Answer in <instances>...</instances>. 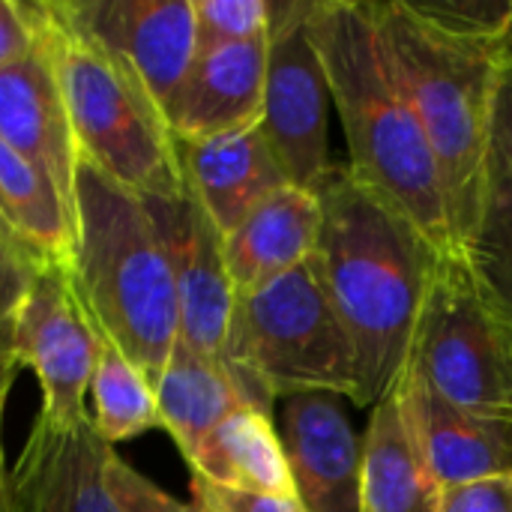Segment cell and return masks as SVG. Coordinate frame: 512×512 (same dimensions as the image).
Returning <instances> with one entry per match:
<instances>
[{
  "mask_svg": "<svg viewBox=\"0 0 512 512\" xmlns=\"http://www.w3.org/2000/svg\"><path fill=\"white\" fill-rule=\"evenodd\" d=\"M441 483L426 465L399 393L390 390L369 417L363 438L360 512H438Z\"/></svg>",
  "mask_w": 512,
  "mask_h": 512,
  "instance_id": "d6986e66",
  "label": "cell"
},
{
  "mask_svg": "<svg viewBox=\"0 0 512 512\" xmlns=\"http://www.w3.org/2000/svg\"><path fill=\"white\" fill-rule=\"evenodd\" d=\"M450 405L512 426V315L465 252L441 255L408 354Z\"/></svg>",
  "mask_w": 512,
  "mask_h": 512,
  "instance_id": "52a82bcc",
  "label": "cell"
},
{
  "mask_svg": "<svg viewBox=\"0 0 512 512\" xmlns=\"http://www.w3.org/2000/svg\"><path fill=\"white\" fill-rule=\"evenodd\" d=\"M9 477V474H6ZM0 512H6V480L0 483Z\"/></svg>",
  "mask_w": 512,
  "mask_h": 512,
  "instance_id": "836d02e7",
  "label": "cell"
},
{
  "mask_svg": "<svg viewBox=\"0 0 512 512\" xmlns=\"http://www.w3.org/2000/svg\"><path fill=\"white\" fill-rule=\"evenodd\" d=\"M318 198L315 261L357 351L360 390L354 405L375 408L408 366L441 252L348 165H333Z\"/></svg>",
  "mask_w": 512,
  "mask_h": 512,
  "instance_id": "6da1fadb",
  "label": "cell"
},
{
  "mask_svg": "<svg viewBox=\"0 0 512 512\" xmlns=\"http://www.w3.org/2000/svg\"><path fill=\"white\" fill-rule=\"evenodd\" d=\"M33 15L78 156L138 198L186 192L168 120L138 75L75 21L66 0L33 3Z\"/></svg>",
  "mask_w": 512,
  "mask_h": 512,
  "instance_id": "5b68a950",
  "label": "cell"
},
{
  "mask_svg": "<svg viewBox=\"0 0 512 512\" xmlns=\"http://www.w3.org/2000/svg\"><path fill=\"white\" fill-rule=\"evenodd\" d=\"M465 258L489 294L512 315V177L495 156L489 162L480 222L465 246Z\"/></svg>",
  "mask_w": 512,
  "mask_h": 512,
  "instance_id": "603a6c76",
  "label": "cell"
},
{
  "mask_svg": "<svg viewBox=\"0 0 512 512\" xmlns=\"http://www.w3.org/2000/svg\"><path fill=\"white\" fill-rule=\"evenodd\" d=\"M96 342L99 330L75 291L72 270L42 261L9 327L12 369L33 372L42 393V420L75 423L90 417Z\"/></svg>",
  "mask_w": 512,
  "mask_h": 512,
  "instance_id": "9c48e42d",
  "label": "cell"
},
{
  "mask_svg": "<svg viewBox=\"0 0 512 512\" xmlns=\"http://www.w3.org/2000/svg\"><path fill=\"white\" fill-rule=\"evenodd\" d=\"M12 381H15V369L6 363V360H0V429H3V408H6V393H9V387H12ZM9 474V468H6V462H3V432H0V480Z\"/></svg>",
  "mask_w": 512,
  "mask_h": 512,
  "instance_id": "1f68e13d",
  "label": "cell"
},
{
  "mask_svg": "<svg viewBox=\"0 0 512 512\" xmlns=\"http://www.w3.org/2000/svg\"><path fill=\"white\" fill-rule=\"evenodd\" d=\"M186 462L195 477L225 489L297 498L273 417L255 408L225 417Z\"/></svg>",
  "mask_w": 512,
  "mask_h": 512,
  "instance_id": "44dd1931",
  "label": "cell"
},
{
  "mask_svg": "<svg viewBox=\"0 0 512 512\" xmlns=\"http://www.w3.org/2000/svg\"><path fill=\"white\" fill-rule=\"evenodd\" d=\"M408 429L441 489L512 474V426L450 405L405 366L396 387Z\"/></svg>",
  "mask_w": 512,
  "mask_h": 512,
  "instance_id": "5bb4252c",
  "label": "cell"
},
{
  "mask_svg": "<svg viewBox=\"0 0 512 512\" xmlns=\"http://www.w3.org/2000/svg\"><path fill=\"white\" fill-rule=\"evenodd\" d=\"M174 147L183 186L195 195L222 237L270 195L291 186L261 123L198 141L174 138Z\"/></svg>",
  "mask_w": 512,
  "mask_h": 512,
  "instance_id": "2e32d148",
  "label": "cell"
},
{
  "mask_svg": "<svg viewBox=\"0 0 512 512\" xmlns=\"http://www.w3.org/2000/svg\"><path fill=\"white\" fill-rule=\"evenodd\" d=\"M6 228H9V225H6Z\"/></svg>",
  "mask_w": 512,
  "mask_h": 512,
  "instance_id": "d590c367",
  "label": "cell"
},
{
  "mask_svg": "<svg viewBox=\"0 0 512 512\" xmlns=\"http://www.w3.org/2000/svg\"><path fill=\"white\" fill-rule=\"evenodd\" d=\"M93 411L90 420L105 444H120L141 438L150 429H162L159 405L147 375L108 339L99 333L96 363L90 378Z\"/></svg>",
  "mask_w": 512,
  "mask_h": 512,
  "instance_id": "7402d4cb",
  "label": "cell"
},
{
  "mask_svg": "<svg viewBox=\"0 0 512 512\" xmlns=\"http://www.w3.org/2000/svg\"><path fill=\"white\" fill-rule=\"evenodd\" d=\"M495 57H498L501 66H512V18L510 24H507V30L495 42Z\"/></svg>",
  "mask_w": 512,
  "mask_h": 512,
  "instance_id": "d6a6232c",
  "label": "cell"
},
{
  "mask_svg": "<svg viewBox=\"0 0 512 512\" xmlns=\"http://www.w3.org/2000/svg\"><path fill=\"white\" fill-rule=\"evenodd\" d=\"M312 0H273L261 129L291 186L318 192L333 171L330 84L309 27Z\"/></svg>",
  "mask_w": 512,
  "mask_h": 512,
  "instance_id": "ba28073f",
  "label": "cell"
},
{
  "mask_svg": "<svg viewBox=\"0 0 512 512\" xmlns=\"http://www.w3.org/2000/svg\"><path fill=\"white\" fill-rule=\"evenodd\" d=\"M492 156L512 177V66H501V78H498L495 117H492Z\"/></svg>",
  "mask_w": 512,
  "mask_h": 512,
  "instance_id": "4dcf8cb0",
  "label": "cell"
},
{
  "mask_svg": "<svg viewBox=\"0 0 512 512\" xmlns=\"http://www.w3.org/2000/svg\"><path fill=\"white\" fill-rule=\"evenodd\" d=\"M372 18L387 69L438 162L453 237L465 252L489 183L501 78L495 45L453 39L417 18L405 0L372 3Z\"/></svg>",
  "mask_w": 512,
  "mask_h": 512,
  "instance_id": "3957f363",
  "label": "cell"
},
{
  "mask_svg": "<svg viewBox=\"0 0 512 512\" xmlns=\"http://www.w3.org/2000/svg\"><path fill=\"white\" fill-rule=\"evenodd\" d=\"M42 261L6 228V222L0 219V360H9V327H12V315L36 273ZM18 375V372H15Z\"/></svg>",
  "mask_w": 512,
  "mask_h": 512,
  "instance_id": "484cf974",
  "label": "cell"
},
{
  "mask_svg": "<svg viewBox=\"0 0 512 512\" xmlns=\"http://www.w3.org/2000/svg\"><path fill=\"white\" fill-rule=\"evenodd\" d=\"M105 444L90 417L51 423L36 417L18 462L6 477V512H120Z\"/></svg>",
  "mask_w": 512,
  "mask_h": 512,
  "instance_id": "8fae6325",
  "label": "cell"
},
{
  "mask_svg": "<svg viewBox=\"0 0 512 512\" xmlns=\"http://www.w3.org/2000/svg\"><path fill=\"white\" fill-rule=\"evenodd\" d=\"M3 480H6V477H3ZM3 480H0V483H3Z\"/></svg>",
  "mask_w": 512,
  "mask_h": 512,
  "instance_id": "e575fe53",
  "label": "cell"
},
{
  "mask_svg": "<svg viewBox=\"0 0 512 512\" xmlns=\"http://www.w3.org/2000/svg\"><path fill=\"white\" fill-rule=\"evenodd\" d=\"M75 21L168 108L198 54L192 0H66Z\"/></svg>",
  "mask_w": 512,
  "mask_h": 512,
  "instance_id": "7c38bea8",
  "label": "cell"
},
{
  "mask_svg": "<svg viewBox=\"0 0 512 512\" xmlns=\"http://www.w3.org/2000/svg\"><path fill=\"white\" fill-rule=\"evenodd\" d=\"M429 27L465 39L495 45L512 18V0H405Z\"/></svg>",
  "mask_w": 512,
  "mask_h": 512,
  "instance_id": "cb8c5ba5",
  "label": "cell"
},
{
  "mask_svg": "<svg viewBox=\"0 0 512 512\" xmlns=\"http://www.w3.org/2000/svg\"><path fill=\"white\" fill-rule=\"evenodd\" d=\"M198 51L267 36L270 0H192Z\"/></svg>",
  "mask_w": 512,
  "mask_h": 512,
  "instance_id": "d4e9b609",
  "label": "cell"
},
{
  "mask_svg": "<svg viewBox=\"0 0 512 512\" xmlns=\"http://www.w3.org/2000/svg\"><path fill=\"white\" fill-rule=\"evenodd\" d=\"M438 512H512V474L444 489Z\"/></svg>",
  "mask_w": 512,
  "mask_h": 512,
  "instance_id": "f1b7e54d",
  "label": "cell"
},
{
  "mask_svg": "<svg viewBox=\"0 0 512 512\" xmlns=\"http://www.w3.org/2000/svg\"><path fill=\"white\" fill-rule=\"evenodd\" d=\"M72 225V282L87 315L156 384L180 339V309L144 198L78 159Z\"/></svg>",
  "mask_w": 512,
  "mask_h": 512,
  "instance_id": "277c9868",
  "label": "cell"
},
{
  "mask_svg": "<svg viewBox=\"0 0 512 512\" xmlns=\"http://www.w3.org/2000/svg\"><path fill=\"white\" fill-rule=\"evenodd\" d=\"M192 512H306L300 498H279V495H258V492H240L225 489L216 483H207L192 474Z\"/></svg>",
  "mask_w": 512,
  "mask_h": 512,
  "instance_id": "83f0119b",
  "label": "cell"
},
{
  "mask_svg": "<svg viewBox=\"0 0 512 512\" xmlns=\"http://www.w3.org/2000/svg\"><path fill=\"white\" fill-rule=\"evenodd\" d=\"M36 48L33 3L0 0V69L24 60Z\"/></svg>",
  "mask_w": 512,
  "mask_h": 512,
  "instance_id": "f546056e",
  "label": "cell"
},
{
  "mask_svg": "<svg viewBox=\"0 0 512 512\" xmlns=\"http://www.w3.org/2000/svg\"><path fill=\"white\" fill-rule=\"evenodd\" d=\"M309 27L348 141V171L402 210L441 255L462 252L432 147L396 87L369 0H312Z\"/></svg>",
  "mask_w": 512,
  "mask_h": 512,
  "instance_id": "7a4b0ae2",
  "label": "cell"
},
{
  "mask_svg": "<svg viewBox=\"0 0 512 512\" xmlns=\"http://www.w3.org/2000/svg\"><path fill=\"white\" fill-rule=\"evenodd\" d=\"M144 204L174 273L180 339L198 354L222 360L237 300L225 267L222 231L189 189L174 198H144Z\"/></svg>",
  "mask_w": 512,
  "mask_h": 512,
  "instance_id": "30bf717a",
  "label": "cell"
},
{
  "mask_svg": "<svg viewBox=\"0 0 512 512\" xmlns=\"http://www.w3.org/2000/svg\"><path fill=\"white\" fill-rule=\"evenodd\" d=\"M222 363L246 405L273 417V402L300 393L357 399V351L324 288L315 255L270 285L237 294Z\"/></svg>",
  "mask_w": 512,
  "mask_h": 512,
  "instance_id": "8992f818",
  "label": "cell"
},
{
  "mask_svg": "<svg viewBox=\"0 0 512 512\" xmlns=\"http://www.w3.org/2000/svg\"><path fill=\"white\" fill-rule=\"evenodd\" d=\"M0 138L36 165L72 210L81 156L39 33L24 60L0 69Z\"/></svg>",
  "mask_w": 512,
  "mask_h": 512,
  "instance_id": "e0dca14e",
  "label": "cell"
},
{
  "mask_svg": "<svg viewBox=\"0 0 512 512\" xmlns=\"http://www.w3.org/2000/svg\"><path fill=\"white\" fill-rule=\"evenodd\" d=\"M267 36L198 51L165 108L177 141H198L261 123Z\"/></svg>",
  "mask_w": 512,
  "mask_h": 512,
  "instance_id": "9a60e30c",
  "label": "cell"
},
{
  "mask_svg": "<svg viewBox=\"0 0 512 512\" xmlns=\"http://www.w3.org/2000/svg\"><path fill=\"white\" fill-rule=\"evenodd\" d=\"M279 438L306 512H360L363 441L336 396H288Z\"/></svg>",
  "mask_w": 512,
  "mask_h": 512,
  "instance_id": "4fadbf2b",
  "label": "cell"
},
{
  "mask_svg": "<svg viewBox=\"0 0 512 512\" xmlns=\"http://www.w3.org/2000/svg\"><path fill=\"white\" fill-rule=\"evenodd\" d=\"M318 192L285 186L222 237L225 267L237 294H252L306 264L318 249Z\"/></svg>",
  "mask_w": 512,
  "mask_h": 512,
  "instance_id": "ac0fdd59",
  "label": "cell"
},
{
  "mask_svg": "<svg viewBox=\"0 0 512 512\" xmlns=\"http://www.w3.org/2000/svg\"><path fill=\"white\" fill-rule=\"evenodd\" d=\"M108 483L120 512H192L189 504H180L174 495H168L153 480L138 474L117 453L108 462Z\"/></svg>",
  "mask_w": 512,
  "mask_h": 512,
  "instance_id": "4316f807",
  "label": "cell"
},
{
  "mask_svg": "<svg viewBox=\"0 0 512 512\" xmlns=\"http://www.w3.org/2000/svg\"><path fill=\"white\" fill-rule=\"evenodd\" d=\"M162 429L174 438L183 459L234 411L249 408L231 369L177 339L162 375L153 384Z\"/></svg>",
  "mask_w": 512,
  "mask_h": 512,
  "instance_id": "ffe728a7",
  "label": "cell"
}]
</instances>
